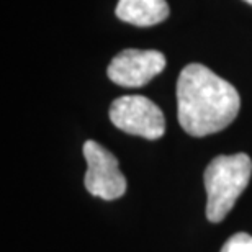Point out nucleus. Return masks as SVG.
<instances>
[{
	"label": "nucleus",
	"instance_id": "obj_6",
	"mask_svg": "<svg viewBox=\"0 0 252 252\" xmlns=\"http://www.w3.org/2000/svg\"><path fill=\"white\" fill-rule=\"evenodd\" d=\"M117 17L134 27H154L169 17L165 0H118Z\"/></svg>",
	"mask_w": 252,
	"mask_h": 252
},
{
	"label": "nucleus",
	"instance_id": "obj_4",
	"mask_svg": "<svg viewBox=\"0 0 252 252\" xmlns=\"http://www.w3.org/2000/svg\"><path fill=\"white\" fill-rule=\"evenodd\" d=\"M84 158L87 172L84 185L90 195L102 200H117L126 193V179L118 167V159L97 141H85Z\"/></svg>",
	"mask_w": 252,
	"mask_h": 252
},
{
	"label": "nucleus",
	"instance_id": "obj_3",
	"mask_svg": "<svg viewBox=\"0 0 252 252\" xmlns=\"http://www.w3.org/2000/svg\"><path fill=\"white\" fill-rule=\"evenodd\" d=\"M110 120L118 129L146 139H159L165 133V118L153 100L143 95H125L110 107Z\"/></svg>",
	"mask_w": 252,
	"mask_h": 252
},
{
	"label": "nucleus",
	"instance_id": "obj_5",
	"mask_svg": "<svg viewBox=\"0 0 252 252\" xmlns=\"http://www.w3.org/2000/svg\"><path fill=\"white\" fill-rule=\"evenodd\" d=\"M165 69V56L154 49H125L112 59L108 77L122 87H143Z\"/></svg>",
	"mask_w": 252,
	"mask_h": 252
},
{
	"label": "nucleus",
	"instance_id": "obj_8",
	"mask_svg": "<svg viewBox=\"0 0 252 252\" xmlns=\"http://www.w3.org/2000/svg\"><path fill=\"white\" fill-rule=\"evenodd\" d=\"M244 2H248L249 5H252V0H244Z\"/></svg>",
	"mask_w": 252,
	"mask_h": 252
},
{
	"label": "nucleus",
	"instance_id": "obj_7",
	"mask_svg": "<svg viewBox=\"0 0 252 252\" xmlns=\"http://www.w3.org/2000/svg\"><path fill=\"white\" fill-rule=\"evenodd\" d=\"M220 252H252V236L248 233L231 236Z\"/></svg>",
	"mask_w": 252,
	"mask_h": 252
},
{
	"label": "nucleus",
	"instance_id": "obj_1",
	"mask_svg": "<svg viewBox=\"0 0 252 252\" xmlns=\"http://www.w3.org/2000/svg\"><path fill=\"white\" fill-rule=\"evenodd\" d=\"M241 108L238 90L203 64L185 65L177 79V117L195 138L228 128Z\"/></svg>",
	"mask_w": 252,
	"mask_h": 252
},
{
	"label": "nucleus",
	"instance_id": "obj_2",
	"mask_svg": "<svg viewBox=\"0 0 252 252\" xmlns=\"http://www.w3.org/2000/svg\"><path fill=\"white\" fill-rule=\"evenodd\" d=\"M252 175V160L248 154L218 156L206 167L203 182L206 189V218L211 223L223 221L248 187Z\"/></svg>",
	"mask_w": 252,
	"mask_h": 252
}]
</instances>
